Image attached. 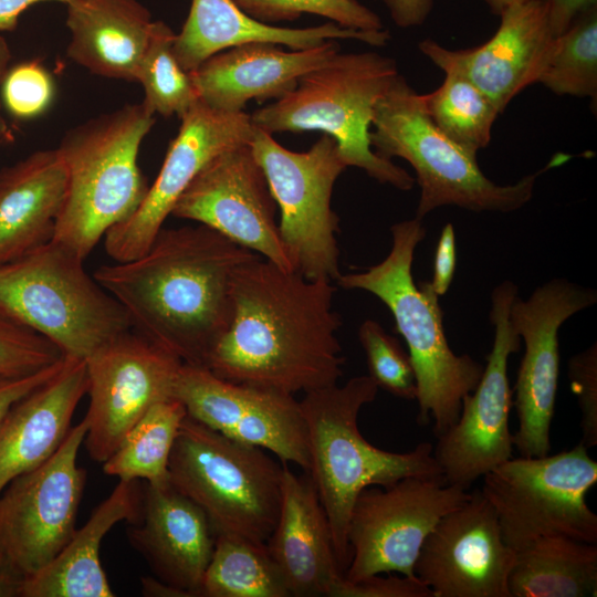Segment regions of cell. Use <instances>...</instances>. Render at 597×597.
Here are the masks:
<instances>
[{"label": "cell", "mask_w": 597, "mask_h": 597, "mask_svg": "<svg viewBox=\"0 0 597 597\" xmlns=\"http://www.w3.org/2000/svg\"><path fill=\"white\" fill-rule=\"evenodd\" d=\"M394 23L400 28H412L425 23L433 0H383Z\"/></svg>", "instance_id": "cell-45"}, {"label": "cell", "mask_w": 597, "mask_h": 597, "mask_svg": "<svg viewBox=\"0 0 597 597\" xmlns=\"http://www.w3.org/2000/svg\"><path fill=\"white\" fill-rule=\"evenodd\" d=\"M63 362L64 357L44 369L25 376H0V422L14 402L52 378Z\"/></svg>", "instance_id": "cell-43"}, {"label": "cell", "mask_w": 597, "mask_h": 597, "mask_svg": "<svg viewBox=\"0 0 597 597\" xmlns=\"http://www.w3.org/2000/svg\"><path fill=\"white\" fill-rule=\"evenodd\" d=\"M247 14L273 24L293 21L303 13L328 19L341 27L359 31L384 29L380 18L357 0H233ZM274 25V24H273Z\"/></svg>", "instance_id": "cell-36"}, {"label": "cell", "mask_w": 597, "mask_h": 597, "mask_svg": "<svg viewBox=\"0 0 597 597\" xmlns=\"http://www.w3.org/2000/svg\"><path fill=\"white\" fill-rule=\"evenodd\" d=\"M378 389L368 375L356 376L343 386L306 392L300 400L307 432V473L328 520L343 575L350 561L348 521L364 489L389 486L407 476L446 481L430 442L398 453L376 448L363 437L358 413L376 398Z\"/></svg>", "instance_id": "cell-3"}, {"label": "cell", "mask_w": 597, "mask_h": 597, "mask_svg": "<svg viewBox=\"0 0 597 597\" xmlns=\"http://www.w3.org/2000/svg\"><path fill=\"white\" fill-rule=\"evenodd\" d=\"M500 18L493 36L478 46L450 50L425 39L418 48L444 73L459 74L473 83L503 113L520 92L538 82L556 36L545 0L511 6Z\"/></svg>", "instance_id": "cell-21"}, {"label": "cell", "mask_w": 597, "mask_h": 597, "mask_svg": "<svg viewBox=\"0 0 597 597\" xmlns=\"http://www.w3.org/2000/svg\"><path fill=\"white\" fill-rule=\"evenodd\" d=\"M597 0H545L547 17L555 36L565 32L582 14L596 7Z\"/></svg>", "instance_id": "cell-44"}, {"label": "cell", "mask_w": 597, "mask_h": 597, "mask_svg": "<svg viewBox=\"0 0 597 597\" xmlns=\"http://www.w3.org/2000/svg\"><path fill=\"white\" fill-rule=\"evenodd\" d=\"M11 51L4 36L0 34V140L6 137L8 128L1 113V84L9 69Z\"/></svg>", "instance_id": "cell-47"}, {"label": "cell", "mask_w": 597, "mask_h": 597, "mask_svg": "<svg viewBox=\"0 0 597 597\" xmlns=\"http://www.w3.org/2000/svg\"><path fill=\"white\" fill-rule=\"evenodd\" d=\"M88 408L84 443L103 463L156 402L171 398L181 360L133 328L84 359Z\"/></svg>", "instance_id": "cell-15"}, {"label": "cell", "mask_w": 597, "mask_h": 597, "mask_svg": "<svg viewBox=\"0 0 597 597\" xmlns=\"http://www.w3.org/2000/svg\"><path fill=\"white\" fill-rule=\"evenodd\" d=\"M66 192L57 149L39 150L0 171V264L51 241Z\"/></svg>", "instance_id": "cell-27"}, {"label": "cell", "mask_w": 597, "mask_h": 597, "mask_svg": "<svg viewBox=\"0 0 597 597\" xmlns=\"http://www.w3.org/2000/svg\"><path fill=\"white\" fill-rule=\"evenodd\" d=\"M45 1L66 4L71 0H0V31H13L22 12L33 4Z\"/></svg>", "instance_id": "cell-46"}, {"label": "cell", "mask_w": 597, "mask_h": 597, "mask_svg": "<svg viewBox=\"0 0 597 597\" xmlns=\"http://www.w3.org/2000/svg\"><path fill=\"white\" fill-rule=\"evenodd\" d=\"M54 96V82L38 61L9 67L1 84V100L15 117L28 119L42 114Z\"/></svg>", "instance_id": "cell-39"}, {"label": "cell", "mask_w": 597, "mask_h": 597, "mask_svg": "<svg viewBox=\"0 0 597 597\" xmlns=\"http://www.w3.org/2000/svg\"><path fill=\"white\" fill-rule=\"evenodd\" d=\"M175 32L163 21H154L139 63L136 82L144 88V105L155 115L181 118L199 96L189 72L172 51Z\"/></svg>", "instance_id": "cell-34"}, {"label": "cell", "mask_w": 597, "mask_h": 597, "mask_svg": "<svg viewBox=\"0 0 597 597\" xmlns=\"http://www.w3.org/2000/svg\"><path fill=\"white\" fill-rule=\"evenodd\" d=\"M516 552L481 490L446 514L426 537L415 575L433 597H510Z\"/></svg>", "instance_id": "cell-20"}, {"label": "cell", "mask_w": 597, "mask_h": 597, "mask_svg": "<svg viewBox=\"0 0 597 597\" xmlns=\"http://www.w3.org/2000/svg\"><path fill=\"white\" fill-rule=\"evenodd\" d=\"M596 302L594 289L555 279L526 300L516 295L511 304L510 320L524 342L513 388L519 428L512 441L521 457L549 454L559 374L558 332L568 318Z\"/></svg>", "instance_id": "cell-16"}, {"label": "cell", "mask_w": 597, "mask_h": 597, "mask_svg": "<svg viewBox=\"0 0 597 597\" xmlns=\"http://www.w3.org/2000/svg\"><path fill=\"white\" fill-rule=\"evenodd\" d=\"M249 146L280 209V237L293 271L308 280L336 282L342 274L339 218L331 201L347 168L337 143L325 134L307 151L297 153L254 126Z\"/></svg>", "instance_id": "cell-11"}, {"label": "cell", "mask_w": 597, "mask_h": 597, "mask_svg": "<svg viewBox=\"0 0 597 597\" xmlns=\"http://www.w3.org/2000/svg\"><path fill=\"white\" fill-rule=\"evenodd\" d=\"M84 261L52 239L0 264V310L77 359L132 328L123 306Z\"/></svg>", "instance_id": "cell-8"}, {"label": "cell", "mask_w": 597, "mask_h": 597, "mask_svg": "<svg viewBox=\"0 0 597 597\" xmlns=\"http://www.w3.org/2000/svg\"><path fill=\"white\" fill-rule=\"evenodd\" d=\"M265 543L218 533L198 597H289Z\"/></svg>", "instance_id": "cell-31"}, {"label": "cell", "mask_w": 597, "mask_h": 597, "mask_svg": "<svg viewBox=\"0 0 597 597\" xmlns=\"http://www.w3.org/2000/svg\"><path fill=\"white\" fill-rule=\"evenodd\" d=\"M329 597H433L432 590L418 577L404 575H374L359 582L342 579Z\"/></svg>", "instance_id": "cell-41"}, {"label": "cell", "mask_w": 597, "mask_h": 597, "mask_svg": "<svg viewBox=\"0 0 597 597\" xmlns=\"http://www.w3.org/2000/svg\"><path fill=\"white\" fill-rule=\"evenodd\" d=\"M67 55L98 76L136 82L154 21L137 0H71Z\"/></svg>", "instance_id": "cell-28"}, {"label": "cell", "mask_w": 597, "mask_h": 597, "mask_svg": "<svg viewBox=\"0 0 597 597\" xmlns=\"http://www.w3.org/2000/svg\"><path fill=\"white\" fill-rule=\"evenodd\" d=\"M258 256L199 223L163 227L143 254L93 275L134 331L182 364L206 367L232 320L235 272Z\"/></svg>", "instance_id": "cell-2"}, {"label": "cell", "mask_w": 597, "mask_h": 597, "mask_svg": "<svg viewBox=\"0 0 597 597\" xmlns=\"http://www.w3.org/2000/svg\"><path fill=\"white\" fill-rule=\"evenodd\" d=\"M186 416L174 397L156 402L102 463L103 471L124 481L167 482L170 453Z\"/></svg>", "instance_id": "cell-32"}, {"label": "cell", "mask_w": 597, "mask_h": 597, "mask_svg": "<svg viewBox=\"0 0 597 597\" xmlns=\"http://www.w3.org/2000/svg\"><path fill=\"white\" fill-rule=\"evenodd\" d=\"M390 231L391 249L383 261L360 272L341 274L336 282L345 290L371 293L391 312L415 370L418 422L426 426L432 420L438 438L458 421L462 399L476 387L484 366L451 349L439 296L430 281H413L415 251L426 238L422 220L397 222Z\"/></svg>", "instance_id": "cell-4"}, {"label": "cell", "mask_w": 597, "mask_h": 597, "mask_svg": "<svg viewBox=\"0 0 597 597\" xmlns=\"http://www.w3.org/2000/svg\"><path fill=\"white\" fill-rule=\"evenodd\" d=\"M0 566H1V564H0Z\"/></svg>", "instance_id": "cell-49"}, {"label": "cell", "mask_w": 597, "mask_h": 597, "mask_svg": "<svg viewBox=\"0 0 597 597\" xmlns=\"http://www.w3.org/2000/svg\"><path fill=\"white\" fill-rule=\"evenodd\" d=\"M494 14L500 15L505 9L511 6L523 3L531 0H484Z\"/></svg>", "instance_id": "cell-48"}, {"label": "cell", "mask_w": 597, "mask_h": 597, "mask_svg": "<svg viewBox=\"0 0 597 597\" xmlns=\"http://www.w3.org/2000/svg\"><path fill=\"white\" fill-rule=\"evenodd\" d=\"M327 40H357L384 46L390 35L385 29L359 31L331 21L311 28H283L255 20L233 0H192L180 32L175 34L172 51L181 67L190 73L208 57L247 43H273L304 50Z\"/></svg>", "instance_id": "cell-26"}, {"label": "cell", "mask_w": 597, "mask_h": 597, "mask_svg": "<svg viewBox=\"0 0 597 597\" xmlns=\"http://www.w3.org/2000/svg\"><path fill=\"white\" fill-rule=\"evenodd\" d=\"M517 286L506 280L492 292L490 321L494 327L492 348L476 387L462 399L458 421L438 437L433 454L448 484L465 490L485 473L513 457L509 427L513 406L507 364L520 350L521 337L510 320Z\"/></svg>", "instance_id": "cell-14"}, {"label": "cell", "mask_w": 597, "mask_h": 597, "mask_svg": "<svg viewBox=\"0 0 597 597\" xmlns=\"http://www.w3.org/2000/svg\"><path fill=\"white\" fill-rule=\"evenodd\" d=\"M154 124L155 115L142 102L64 135L56 149L66 171V192L54 240L86 259L112 228L136 211L149 187L138 154Z\"/></svg>", "instance_id": "cell-5"}, {"label": "cell", "mask_w": 597, "mask_h": 597, "mask_svg": "<svg viewBox=\"0 0 597 597\" xmlns=\"http://www.w3.org/2000/svg\"><path fill=\"white\" fill-rule=\"evenodd\" d=\"M332 283L260 256L244 263L233 279L231 323L206 367L224 380L293 396L336 385L345 358Z\"/></svg>", "instance_id": "cell-1"}, {"label": "cell", "mask_w": 597, "mask_h": 597, "mask_svg": "<svg viewBox=\"0 0 597 597\" xmlns=\"http://www.w3.org/2000/svg\"><path fill=\"white\" fill-rule=\"evenodd\" d=\"M281 463L187 413L170 453L168 480L205 512L216 534L266 543L280 512Z\"/></svg>", "instance_id": "cell-9"}, {"label": "cell", "mask_w": 597, "mask_h": 597, "mask_svg": "<svg viewBox=\"0 0 597 597\" xmlns=\"http://www.w3.org/2000/svg\"><path fill=\"white\" fill-rule=\"evenodd\" d=\"M358 338L366 355L368 376L378 388L398 398L416 400L415 370L399 341L374 320L360 324Z\"/></svg>", "instance_id": "cell-37"}, {"label": "cell", "mask_w": 597, "mask_h": 597, "mask_svg": "<svg viewBox=\"0 0 597 597\" xmlns=\"http://www.w3.org/2000/svg\"><path fill=\"white\" fill-rule=\"evenodd\" d=\"M266 548L295 597H329L342 579L328 520L311 475L283 462L281 504Z\"/></svg>", "instance_id": "cell-24"}, {"label": "cell", "mask_w": 597, "mask_h": 597, "mask_svg": "<svg viewBox=\"0 0 597 597\" xmlns=\"http://www.w3.org/2000/svg\"><path fill=\"white\" fill-rule=\"evenodd\" d=\"M394 59L377 52H337L302 75L296 86L258 108L253 126L269 133L321 130L337 143L346 166L363 169L380 184L410 190L415 178L371 149L375 106L399 76Z\"/></svg>", "instance_id": "cell-6"}, {"label": "cell", "mask_w": 597, "mask_h": 597, "mask_svg": "<svg viewBox=\"0 0 597 597\" xmlns=\"http://www.w3.org/2000/svg\"><path fill=\"white\" fill-rule=\"evenodd\" d=\"M339 52L337 40L285 51L273 43H247L219 52L190 72L199 100L208 106L242 112L251 100H277L298 78Z\"/></svg>", "instance_id": "cell-23"}, {"label": "cell", "mask_w": 597, "mask_h": 597, "mask_svg": "<svg viewBox=\"0 0 597 597\" xmlns=\"http://www.w3.org/2000/svg\"><path fill=\"white\" fill-rule=\"evenodd\" d=\"M510 597H586L597 593V546L563 535L542 536L516 551Z\"/></svg>", "instance_id": "cell-30"}, {"label": "cell", "mask_w": 597, "mask_h": 597, "mask_svg": "<svg viewBox=\"0 0 597 597\" xmlns=\"http://www.w3.org/2000/svg\"><path fill=\"white\" fill-rule=\"evenodd\" d=\"M276 203L249 144L226 150L192 179L171 216L206 226L293 271L276 222Z\"/></svg>", "instance_id": "cell-18"}, {"label": "cell", "mask_w": 597, "mask_h": 597, "mask_svg": "<svg viewBox=\"0 0 597 597\" xmlns=\"http://www.w3.org/2000/svg\"><path fill=\"white\" fill-rule=\"evenodd\" d=\"M86 391L85 360L64 356L52 378L12 405L0 422V493L56 452Z\"/></svg>", "instance_id": "cell-25"}, {"label": "cell", "mask_w": 597, "mask_h": 597, "mask_svg": "<svg viewBox=\"0 0 597 597\" xmlns=\"http://www.w3.org/2000/svg\"><path fill=\"white\" fill-rule=\"evenodd\" d=\"M63 357L53 343L0 310V376L30 375Z\"/></svg>", "instance_id": "cell-38"}, {"label": "cell", "mask_w": 597, "mask_h": 597, "mask_svg": "<svg viewBox=\"0 0 597 597\" xmlns=\"http://www.w3.org/2000/svg\"><path fill=\"white\" fill-rule=\"evenodd\" d=\"M572 389L577 396L582 443L588 449L597 444V345L573 356L568 365Z\"/></svg>", "instance_id": "cell-40"}, {"label": "cell", "mask_w": 597, "mask_h": 597, "mask_svg": "<svg viewBox=\"0 0 597 597\" xmlns=\"http://www.w3.org/2000/svg\"><path fill=\"white\" fill-rule=\"evenodd\" d=\"M369 143L379 156L399 157L416 171L420 197L416 218L446 206L474 212H512L533 197L536 179L569 156L557 155L519 181L498 185L481 170L476 155L464 149L430 121L420 94L399 75L375 106Z\"/></svg>", "instance_id": "cell-7"}, {"label": "cell", "mask_w": 597, "mask_h": 597, "mask_svg": "<svg viewBox=\"0 0 597 597\" xmlns=\"http://www.w3.org/2000/svg\"><path fill=\"white\" fill-rule=\"evenodd\" d=\"M482 478L481 491L515 552L547 535L597 543V515L586 501L597 462L582 442L552 455L512 457Z\"/></svg>", "instance_id": "cell-10"}, {"label": "cell", "mask_w": 597, "mask_h": 597, "mask_svg": "<svg viewBox=\"0 0 597 597\" xmlns=\"http://www.w3.org/2000/svg\"><path fill=\"white\" fill-rule=\"evenodd\" d=\"M471 493L444 480L407 476L389 486L364 489L353 505L347 541L348 582L374 575H415L421 546L437 523Z\"/></svg>", "instance_id": "cell-13"}, {"label": "cell", "mask_w": 597, "mask_h": 597, "mask_svg": "<svg viewBox=\"0 0 597 597\" xmlns=\"http://www.w3.org/2000/svg\"><path fill=\"white\" fill-rule=\"evenodd\" d=\"M171 397L207 427L308 472L306 425L300 400L293 395L232 383L207 367L182 364Z\"/></svg>", "instance_id": "cell-17"}, {"label": "cell", "mask_w": 597, "mask_h": 597, "mask_svg": "<svg viewBox=\"0 0 597 597\" xmlns=\"http://www.w3.org/2000/svg\"><path fill=\"white\" fill-rule=\"evenodd\" d=\"M457 264L455 233L452 223H447L441 230L437 242L433 260V274L430 284L440 297L444 295L454 276Z\"/></svg>", "instance_id": "cell-42"}, {"label": "cell", "mask_w": 597, "mask_h": 597, "mask_svg": "<svg viewBox=\"0 0 597 597\" xmlns=\"http://www.w3.org/2000/svg\"><path fill=\"white\" fill-rule=\"evenodd\" d=\"M129 544L155 578L180 597H198L216 532L205 512L169 480L142 490L139 519L127 528Z\"/></svg>", "instance_id": "cell-22"}, {"label": "cell", "mask_w": 597, "mask_h": 597, "mask_svg": "<svg viewBox=\"0 0 597 597\" xmlns=\"http://www.w3.org/2000/svg\"><path fill=\"white\" fill-rule=\"evenodd\" d=\"M85 433L82 420L49 460L0 493V570L19 587L49 565L76 531L86 483L76 460Z\"/></svg>", "instance_id": "cell-12"}, {"label": "cell", "mask_w": 597, "mask_h": 597, "mask_svg": "<svg viewBox=\"0 0 597 597\" xmlns=\"http://www.w3.org/2000/svg\"><path fill=\"white\" fill-rule=\"evenodd\" d=\"M537 83L557 95L597 96V10L582 14L555 38L553 51Z\"/></svg>", "instance_id": "cell-35"}, {"label": "cell", "mask_w": 597, "mask_h": 597, "mask_svg": "<svg viewBox=\"0 0 597 597\" xmlns=\"http://www.w3.org/2000/svg\"><path fill=\"white\" fill-rule=\"evenodd\" d=\"M155 181L136 211L105 234V250L117 262L143 254L202 167L219 154L249 144L250 114L212 108L200 100L180 118Z\"/></svg>", "instance_id": "cell-19"}, {"label": "cell", "mask_w": 597, "mask_h": 597, "mask_svg": "<svg viewBox=\"0 0 597 597\" xmlns=\"http://www.w3.org/2000/svg\"><path fill=\"white\" fill-rule=\"evenodd\" d=\"M140 505L136 481L119 480L55 558L21 583L18 597H113L101 563V545L117 523L136 522Z\"/></svg>", "instance_id": "cell-29"}, {"label": "cell", "mask_w": 597, "mask_h": 597, "mask_svg": "<svg viewBox=\"0 0 597 597\" xmlns=\"http://www.w3.org/2000/svg\"><path fill=\"white\" fill-rule=\"evenodd\" d=\"M420 100L430 121L451 140L475 155L488 147L492 127L501 113L469 80L444 73L441 85L428 94H420Z\"/></svg>", "instance_id": "cell-33"}]
</instances>
